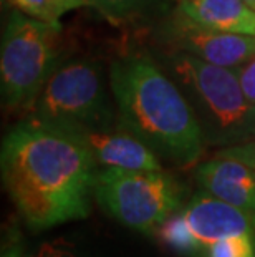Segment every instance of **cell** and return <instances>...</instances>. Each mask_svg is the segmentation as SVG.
Returning <instances> with one entry per match:
<instances>
[{
  "label": "cell",
  "mask_w": 255,
  "mask_h": 257,
  "mask_svg": "<svg viewBox=\"0 0 255 257\" xmlns=\"http://www.w3.org/2000/svg\"><path fill=\"white\" fill-rule=\"evenodd\" d=\"M164 65L196 113L205 146L222 150L255 141V103L243 93L235 68L184 52L171 53Z\"/></svg>",
  "instance_id": "3957f363"
},
{
  "label": "cell",
  "mask_w": 255,
  "mask_h": 257,
  "mask_svg": "<svg viewBox=\"0 0 255 257\" xmlns=\"http://www.w3.org/2000/svg\"><path fill=\"white\" fill-rule=\"evenodd\" d=\"M101 168L131 171H159L161 158L138 136L116 123L111 128L78 131Z\"/></svg>",
  "instance_id": "9c48e42d"
},
{
  "label": "cell",
  "mask_w": 255,
  "mask_h": 257,
  "mask_svg": "<svg viewBox=\"0 0 255 257\" xmlns=\"http://www.w3.org/2000/svg\"><path fill=\"white\" fill-rule=\"evenodd\" d=\"M243 2H247L248 5H250V7L255 10V0H243Z\"/></svg>",
  "instance_id": "d6986e66"
},
{
  "label": "cell",
  "mask_w": 255,
  "mask_h": 257,
  "mask_svg": "<svg viewBox=\"0 0 255 257\" xmlns=\"http://www.w3.org/2000/svg\"><path fill=\"white\" fill-rule=\"evenodd\" d=\"M30 116L75 131L111 128L118 123L101 65L88 58L58 65Z\"/></svg>",
  "instance_id": "8992f818"
},
{
  "label": "cell",
  "mask_w": 255,
  "mask_h": 257,
  "mask_svg": "<svg viewBox=\"0 0 255 257\" xmlns=\"http://www.w3.org/2000/svg\"><path fill=\"white\" fill-rule=\"evenodd\" d=\"M30 257H86V254L81 252L72 240L55 239L40 244Z\"/></svg>",
  "instance_id": "9a60e30c"
},
{
  "label": "cell",
  "mask_w": 255,
  "mask_h": 257,
  "mask_svg": "<svg viewBox=\"0 0 255 257\" xmlns=\"http://www.w3.org/2000/svg\"><path fill=\"white\" fill-rule=\"evenodd\" d=\"M110 90L119 126L177 168L199 161L205 143L196 113L174 78L149 57L113 60Z\"/></svg>",
  "instance_id": "7a4b0ae2"
},
{
  "label": "cell",
  "mask_w": 255,
  "mask_h": 257,
  "mask_svg": "<svg viewBox=\"0 0 255 257\" xmlns=\"http://www.w3.org/2000/svg\"><path fill=\"white\" fill-rule=\"evenodd\" d=\"M103 17L113 24H123L153 14L162 0H86Z\"/></svg>",
  "instance_id": "4fadbf2b"
},
{
  "label": "cell",
  "mask_w": 255,
  "mask_h": 257,
  "mask_svg": "<svg viewBox=\"0 0 255 257\" xmlns=\"http://www.w3.org/2000/svg\"><path fill=\"white\" fill-rule=\"evenodd\" d=\"M0 257H24L22 255V247H20V242L19 239H9V242L4 244L2 247V255Z\"/></svg>",
  "instance_id": "ac0fdd59"
},
{
  "label": "cell",
  "mask_w": 255,
  "mask_h": 257,
  "mask_svg": "<svg viewBox=\"0 0 255 257\" xmlns=\"http://www.w3.org/2000/svg\"><path fill=\"white\" fill-rule=\"evenodd\" d=\"M0 169L5 191L32 231L90 216L98 163L78 131L29 116L4 136Z\"/></svg>",
  "instance_id": "6da1fadb"
},
{
  "label": "cell",
  "mask_w": 255,
  "mask_h": 257,
  "mask_svg": "<svg viewBox=\"0 0 255 257\" xmlns=\"http://www.w3.org/2000/svg\"><path fill=\"white\" fill-rule=\"evenodd\" d=\"M238 81L242 85L243 93L250 101L255 103V55L242 65V67L235 68Z\"/></svg>",
  "instance_id": "2e32d148"
},
{
  "label": "cell",
  "mask_w": 255,
  "mask_h": 257,
  "mask_svg": "<svg viewBox=\"0 0 255 257\" xmlns=\"http://www.w3.org/2000/svg\"><path fill=\"white\" fill-rule=\"evenodd\" d=\"M177 12L212 30L255 35V10L243 0H179Z\"/></svg>",
  "instance_id": "8fae6325"
},
{
  "label": "cell",
  "mask_w": 255,
  "mask_h": 257,
  "mask_svg": "<svg viewBox=\"0 0 255 257\" xmlns=\"http://www.w3.org/2000/svg\"><path fill=\"white\" fill-rule=\"evenodd\" d=\"M197 257H255V232L225 236L207 245Z\"/></svg>",
  "instance_id": "5bb4252c"
},
{
  "label": "cell",
  "mask_w": 255,
  "mask_h": 257,
  "mask_svg": "<svg viewBox=\"0 0 255 257\" xmlns=\"http://www.w3.org/2000/svg\"><path fill=\"white\" fill-rule=\"evenodd\" d=\"M7 2L14 5V9L45 22L57 30H60V22L68 12L88 5L86 0H7Z\"/></svg>",
  "instance_id": "7c38bea8"
},
{
  "label": "cell",
  "mask_w": 255,
  "mask_h": 257,
  "mask_svg": "<svg viewBox=\"0 0 255 257\" xmlns=\"http://www.w3.org/2000/svg\"><path fill=\"white\" fill-rule=\"evenodd\" d=\"M215 155L237 158V160L243 161L245 165H248L255 171V141H248V143L237 145V146L222 148V150L217 151Z\"/></svg>",
  "instance_id": "e0dca14e"
},
{
  "label": "cell",
  "mask_w": 255,
  "mask_h": 257,
  "mask_svg": "<svg viewBox=\"0 0 255 257\" xmlns=\"http://www.w3.org/2000/svg\"><path fill=\"white\" fill-rule=\"evenodd\" d=\"M238 232H255V214L199 189L154 236L177 255L197 257L215 240Z\"/></svg>",
  "instance_id": "52a82bcc"
},
{
  "label": "cell",
  "mask_w": 255,
  "mask_h": 257,
  "mask_svg": "<svg viewBox=\"0 0 255 257\" xmlns=\"http://www.w3.org/2000/svg\"><path fill=\"white\" fill-rule=\"evenodd\" d=\"M199 189L214 198L255 214V171L232 156L215 155L194 173Z\"/></svg>",
  "instance_id": "30bf717a"
},
{
  "label": "cell",
  "mask_w": 255,
  "mask_h": 257,
  "mask_svg": "<svg viewBox=\"0 0 255 257\" xmlns=\"http://www.w3.org/2000/svg\"><path fill=\"white\" fill-rule=\"evenodd\" d=\"M57 34V29L17 9L10 12L0 47V90L9 110L34 108L58 67Z\"/></svg>",
  "instance_id": "277c9868"
},
{
  "label": "cell",
  "mask_w": 255,
  "mask_h": 257,
  "mask_svg": "<svg viewBox=\"0 0 255 257\" xmlns=\"http://www.w3.org/2000/svg\"><path fill=\"white\" fill-rule=\"evenodd\" d=\"M184 186L164 169L131 171L101 168L95 179V199L124 227L153 234L184 206Z\"/></svg>",
  "instance_id": "5b68a950"
},
{
  "label": "cell",
  "mask_w": 255,
  "mask_h": 257,
  "mask_svg": "<svg viewBox=\"0 0 255 257\" xmlns=\"http://www.w3.org/2000/svg\"><path fill=\"white\" fill-rule=\"evenodd\" d=\"M166 38L176 52L191 53L204 62L225 68L242 67L255 55V35L207 29L179 12L167 24Z\"/></svg>",
  "instance_id": "ba28073f"
}]
</instances>
